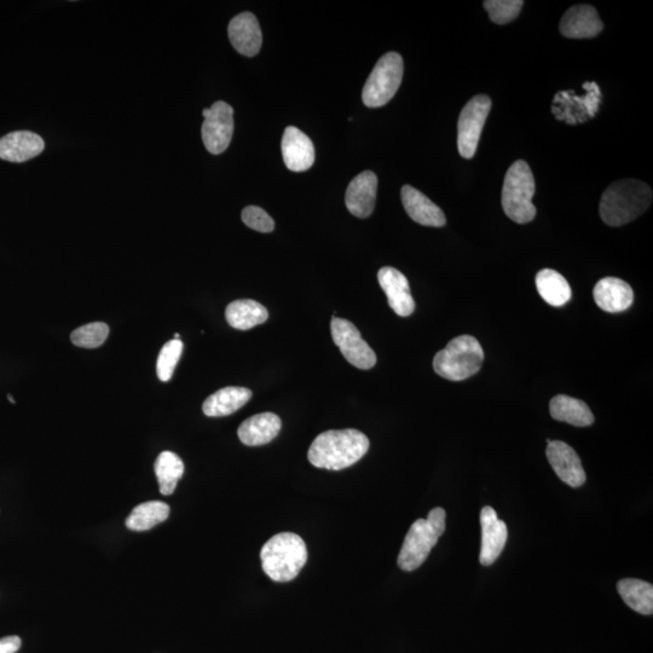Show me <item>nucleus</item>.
Returning <instances> with one entry per match:
<instances>
[{
	"label": "nucleus",
	"instance_id": "nucleus-1",
	"mask_svg": "<svg viewBox=\"0 0 653 653\" xmlns=\"http://www.w3.org/2000/svg\"><path fill=\"white\" fill-rule=\"evenodd\" d=\"M369 449V439L357 430H331L321 433L312 442L308 458L312 465L340 471L355 465Z\"/></svg>",
	"mask_w": 653,
	"mask_h": 653
},
{
	"label": "nucleus",
	"instance_id": "nucleus-2",
	"mask_svg": "<svg viewBox=\"0 0 653 653\" xmlns=\"http://www.w3.org/2000/svg\"><path fill=\"white\" fill-rule=\"evenodd\" d=\"M651 202L652 190L646 183L622 179L605 190L599 205L600 217L610 227H621L643 215Z\"/></svg>",
	"mask_w": 653,
	"mask_h": 653
},
{
	"label": "nucleus",
	"instance_id": "nucleus-3",
	"mask_svg": "<svg viewBox=\"0 0 653 653\" xmlns=\"http://www.w3.org/2000/svg\"><path fill=\"white\" fill-rule=\"evenodd\" d=\"M265 574L275 582H290L308 562V548L297 534L281 533L265 543L260 552Z\"/></svg>",
	"mask_w": 653,
	"mask_h": 653
},
{
	"label": "nucleus",
	"instance_id": "nucleus-4",
	"mask_svg": "<svg viewBox=\"0 0 653 653\" xmlns=\"http://www.w3.org/2000/svg\"><path fill=\"white\" fill-rule=\"evenodd\" d=\"M447 513L441 507L433 508L427 519H418L404 539L398 566L404 571H414L425 563L439 537L446 531Z\"/></svg>",
	"mask_w": 653,
	"mask_h": 653
},
{
	"label": "nucleus",
	"instance_id": "nucleus-5",
	"mask_svg": "<svg viewBox=\"0 0 653 653\" xmlns=\"http://www.w3.org/2000/svg\"><path fill=\"white\" fill-rule=\"evenodd\" d=\"M484 362L482 345L472 335H460L437 352L433 358V369L444 379L462 381L481 371Z\"/></svg>",
	"mask_w": 653,
	"mask_h": 653
},
{
	"label": "nucleus",
	"instance_id": "nucleus-6",
	"mask_svg": "<svg viewBox=\"0 0 653 653\" xmlns=\"http://www.w3.org/2000/svg\"><path fill=\"white\" fill-rule=\"evenodd\" d=\"M535 179L530 166L524 160H518L505 177L502 187V207L508 218L518 224L534 221L536 207L533 204Z\"/></svg>",
	"mask_w": 653,
	"mask_h": 653
},
{
	"label": "nucleus",
	"instance_id": "nucleus-7",
	"mask_svg": "<svg viewBox=\"0 0 653 653\" xmlns=\"http://www.w3.org/2000/svg\"><path fill=\"white\" fill-rule=\"evenodd\" d=\"M403 78V59L397 52H387L375 65L364 85L363 103L379 108L389 103L400 89Z\"/></svg>",
	"mask_w": 653,
	"mask_h": 653
},
{
	"label": "nucleus",
	"instance_id": "nucleus-8",
	"mask_svg": "<svg viewBox=\"0 0 653 653\" xmlns=\"http://www.w3.org/2000/svg\"><path fill=\"white\" fill-rule=\"evenodd\" d=\"M583 89L587 94L582 97L574 91H559L552 104L554 117L569 125L583 124L594 118L602 102V91L594 82L583 84Z\"/></svg>",
	"mask_w": 653,
	"mask_h": 653
},
{
	"label": "nucleus",
	"instance_id": "nucleus-9",
	"mask_svg": "<svg viewBox=\"0 0 653 653\" xmlns=\"http://www.w3.org/2000/svg\"><path fill=\"white\" fill-rule=\"evenodd\" d=\"M490 109L491 100L485 95L473 97L462 109L458 123V148L462 158L475 156Z\"/></svg>",
	"mask_w": 653,
	"mask_h": 653
},
{
	"label": "nucleus",
	"instance_id": "nucleus-10",
	"mask_svg": "<svg viewBox=\"0 0 653 653\" xmlns=\"http://www.w3.org/2000/svg\"><path fill=\"white\" fill-rule=\"evenodd\" d=\"M331 331L334 344L352 366L364 371L375 366L377 355L371 346L364 342L354 323L334 316Z\"/></svg>",
	"mask_w": 653,
	"mask_h": 653
},
{
	"label": "nucleus",
	"instance_id": "nucleus-11",
	"mask_svg": "<svg viewBox=\"0 0 653 653\" xmlns=\"http://www.w3.org/2000/svg\"><path fill=\"white\" fill-rule=\"evenodd\" d=\"M205 121L201 135L205 147L213 155L222 154L230 146L234 134V109L223 101L213 103L202 112Z\"/></svg>",
	"mask_w": 653,
	"mask_h": 653
},
{
	"label": "nucleus",
	"instance_id": "nucleus-12",
	"mask_svg": "<svg viewBox=\"0 0 653 653\" xmlns=\"http://www.w3.org/2000/svg\"><path fill=\"white\" fill-rule=\"evenodd\" d=\"M546 455L562 482L571 488H580L586 483V472L583 470L581 459L569 444L551 441L548 443Z\"/></svg>",
	"mask_w": 653,
	"mask_h": 653
},
{
	"label": "nucleus",
	"instance_id": "nucleus-13",
	"mask_svg": "<svg viewBox=\"0 0 653 653\" xmlns=\"http://www.w3.org/2000/svg\"><path fill=\"white\" fill-rule=\"evenodd\" d=\"M481 525L482 550L479 560L483 566H490L504 551L508 537L507 525L490 506L484 507L481 512Z\"/></svg>",
	"mask_w": 653,
	"mask_h": 653
},
{
	"label": "nucleus",
	"instance_id": "nucleus-14",
	"mask_svg": "<svg viewBox=\"0 0 653 653\" xmlns=\"http://www.w3.org/2000/svg\"><path fill=\"white\" fill-rule=\"evenodd\" d=\"M378 281L386 294L390 308L398 316L408 317L415 310V302L410 293L409 282L400 270L384 267L379 270Z\"/></svg>",
	"mask_w": 653,
	"mask_h": 653
},
{
	"label": "nucleus",
	"instance_id": "nucleus-15",
	"mask_svg": "<svg viewBox=\"0 0 653 653\" xmlns=\"http://www.w3.org/2000/svg\"><path fill=\"white\" fill-rule=\"evenodd\" d=\"M378 177L372 171H364L352 179L345 194V204L351 215L368 218L377 201Z\"/></svg>",
	"mask_w": 653,
	"mask_h": 653
},
{
	"label": "nucleus",
	"instance_id": "nucleus-16",
	"mask_svg": "<svg viewBox=\"0 0 653 653\" xmlns=\"http://www.w3.org/2000/svg\"><path fill=\"white\" fill-rule=\"evenodd\" d=\"M282 156L288 170L308 171L315 163V147L304 132L288 126L282 137Z\"/></svg>",
	"mask_w": 653,
	"mask_h": 653
},
{
	"label": "nucleus",
	"instance_id": "nucleus-17",
	"mask_svg": "<svg viewBox=\"0 0 653 653\" xmlns=\"http://www.w3.org/2000/svg\"><path fill=\"white\" fill-rule=\"evenodd\" d=\"M603 27L598 11L591 5H575L564 14L559 30L566 38L586 39L597 37Z\"/></svg>",
	"mask_w": 653,
	"mask_h": 653
},
{
	"label": "nucleus",
	"instance_id": "nucleus-18",
	"mask_svg": "<svg viewBox=\"0 0 653 653\" xmlns=\"http://www.w3.org/2000/svg\"><path fill=\"white\" fill-rule=\"evenodd\" d=\"M228 36L235 50L241 55L256 56L262 48V30L257 17L252 13L235 16L229 23Z\"/></svg>",
	"mask_w": 653,
	"mask_h": 653
},
{
	"label": "nucleus",
	"instance_id": "nucleus-19",
	"mask_svg": "<svg viewBox=\"0 0 653 653\" xmlns=\"http://www.w3.org/2000/svg\"><path fill=\"white\" fill-rule=\"evenodd\" d=\"M45 149L42 137L31 131H15L0 138V159L10 163H25Z\"/></svg>",
	"mask_w": 653,
	"mask_h": 653
},
{
	"label": "nucleus",
	"instance_id": "nucleus-20",
	"mask_svg": "<svg viewBox=\"0 0 653 653\" xmlns=\"http://www.w3.org/2000/svg\"><path fill=\"white\" fill-rule=\"evenodd\" d=\"M402 202L404 210L414 222L425 227H444L447 223L446 215L441 208L427 198L426 195L410 186L402 188Z\"/></svg>",
	"mask_w": 653,
	"mask_h": 653
},
{
	"label": "nucleus",
	"instance_id": "nucleus-21",
	"mask_svg": "<svg viewBox=\"0 0 653 653\" xmlns=\"http://www.w3.org/2000/svg\"><path fill=\"white\" fill-rule=\"evenodd\" d=\"M593 297L600 309L616 314L631 308L634 293L627 282L617 277H605L595 285Z\"/></svg>",
	"mask_w": 653,
	"mask_h": 653
},
{
	"label": "nucleus",
	"instance_id": "nucleus-22",
	"mask_svg": "<svg viewBox=\"0 0 653 653\" xmlns=\"http://www.w3.org/2000/svg\"><path fill=\"white\" fill-rule=\"evenodd\" d=\"M281 425V419L274 413L257 414L240 425L238 436L245 446H264L279 435Z\"/></svg>",
	"mask_w": 653,
	"mask_h": 653
},
{
	"label": "nucleus",
	"instance_id": "nucleus-23",
	"mask_svg": "<svg viewBox=\"0 0 653 653\" xmlns=\"http://www.w3.org/2000/svg\"><path fill=\"white\" fill-rule=\"evenodd\" d=\"M252 398V391L246 387L229 386L211 395L204 402L202 410L211 418L228 416L238 412L239 409Z\"/></svg>",
	"mask_w": 653,
	"mask_h": 653
},
{
	"label": "nucleus",
	"instance_id": "nucleus-24",
	"mask_svg": "<svg viewBox=\"0 0 653 653\" xmlns=\"http://www.w3.org/2000/svg\"><path fill=\"white\" fill-rule=\"evenodd\" d=\"M550 412L554 420L572 426L587 427L594 423V416L587 404L574 397L559 395L552 398Z\"/></svg>",
	"mask_w": 653,
	"mask_h": 653
},
{
	"label": "nucleus",
	"instance_id": "nucleus-25",
	"mask_svg": "<svg viewBox=\"0 0 653 653\" xmlns=\"http://www.w3.org/2000/svg\"><path fill=\"white\" fill-rule=\"evenodd\" d=\"M225 317L231 327L247 331L267 321L269 312L256 300L241 299L228 305Z\"/></svg>",
	"mask_w": 653,
	"mask_h": 653
},
{
	"label": "nucleus",
	"instance_id": "nucleus-26",
	"mask_svg": "<svg viewBox=\"0 0 653 653\" xmlns=\"http://www.w3.org/2000/svg\"><path fill=\"white\" fill-rule=\"evenodd\" d=\"M536 287L547 304L560 308L569 303L572 292L563 275L552 269H543L536 275Z\"/></svg>",
	"mask_w": 653,
	"mask_h": 653
},
{
	"label": "nucleus",
	"instance_id": "nucleus-27",
	"mask_svg": "<svg viewBox=\"0 0 653 653\" xmlns=\"http://www.w3.org/2000/svg\"><path fill=\"white\" fill-rule=\"evenodd\" d=\"M617 591L624 603L641 615L653 614V586L637 579H624L617 583Z\"/></svg>",
	"mask_w": 653,
	"mask_h": 653
},
{
	"label": "nucleus",
	"instance_id": "nucleus-28",
	"mask_svg": "<svg viewBox=\"0 0 653 653\" xmlns=\"http://www.w3.org/2000/svg\"><path fill=\"white\" fill-rule=\"evenodd\" d=\"M170 516V506L163 501H149L138 505L126 519V527L132 531H147L165 522Z\"/></svg>",
	"mask_w": 653,
	"mask_h": 653
},
{
	"label": "nucleus",
	"instance_id": "nucleus-29",
	"mask_svg": "<svg viewBox=\"0 0 653 653\" xmlns=\"http://www.w3.org/2000/svg\"><path fill=\"white\" fill-rule=\"evenodd\" d=\"M155 475L158 478L160 493L169 496L176 490L179 479L183 477L184 464L181 458L172 452H163L158 456L154 465Z\"/></svg>",
	"mask_w": 653,
	"mask_h": 653
},
{
	"label": "nucleus",
	"instance_id": "nucleus-30",
	"mask_svg": "<svg viewBox=\"0 0 653 653\" xmlns=\"http://www.w3.org/2000/svg\"><path fill=\"white\" fill-rule=\"evenodd\" d=\"M108 335L109 327L106 323L94 322L75 329L71 340L78 348L96 349L106 342Z\"/></svg>",
	"mask_w": 653,
	"mask_h": 653
},
{
	"label": "nucleus",
	"instance_id": "nucleus-31",
	"mask_svg": "<svg viewBox=\"0 0 653 653\" xmlns=\"http://www.w3.org/2000/svg\"><path fill=\"white\" fill-rule=\"evenodd\" d=\"M183 352V343L181 340H170L169 343L164 345V348L161 349L158 363H156V372H158V377L164 383L170 381L177 367V363L181 360Z\"/></svg>",
	"mask_w": 653,
	"mask_h": 653
},
{
	"label": "nucleus",
	"instance_id": "nucleus-32",
	"mask_svg": "<svg viewBox=\"0 0 653 653\" xmlns=\"http://www.w3.org/2000/svg\"><path fill=\"white\" fill-rule=\"evenodd\" d=\"M524 2L522 0H487L484 8L488 11L490 20L498 25L516 20Z\"/></svg>",
	"mask_w": 653,
	"mask_h": 653
},
{
	"label": "nucleus",
	"instance_id": "nucleus-33",
	"mask_svg": "<svg viewBox=\"0 0 653 653\" xmlns=\"http://www.w3.org/2000/svg\"><path fill=\"white\" fill-rule=\"evenodd\" d=\"M242 221L248 228L259 231V233H271L275 228L273 218L263 208L257 206L246 207L242 211Z\"/></svg>",
	"mask_w": 653,
	"mask_h": 653
},
{
	"label": "nucleus",
	"instance_id": "nucleus-34",
	"mask_svg": "<svg viewBox=\"0 0 653 653\" xmlns=\"http://www.w3.org/2000/svg\"><path fill=\"white\" fill-rule=\"evenodd\" d=\"M20 647L21 639L15 635L0 639V653H16Z\"/></svg>",
	"mask_w": 653,
	"mask_h": 653
},
{
	"label": "nucleus",
	"instance_id": "nucleus-35",
	"mask_svg": "<svg viewBox=\"0 0 653 653\" xmlns=\"http://www.w3.org/2000/svg\"><path fill=\"white\" fill-rule=\"evenodd\" d=\"M8 398H9V400H10V402H11V403H13V404H15V403H16V402H15V400H14V398H13V397H11V395H9V396H8Z\"/></svg>",
	"mask_w": 653,
	"mask_h": 653
}]
</instances>
